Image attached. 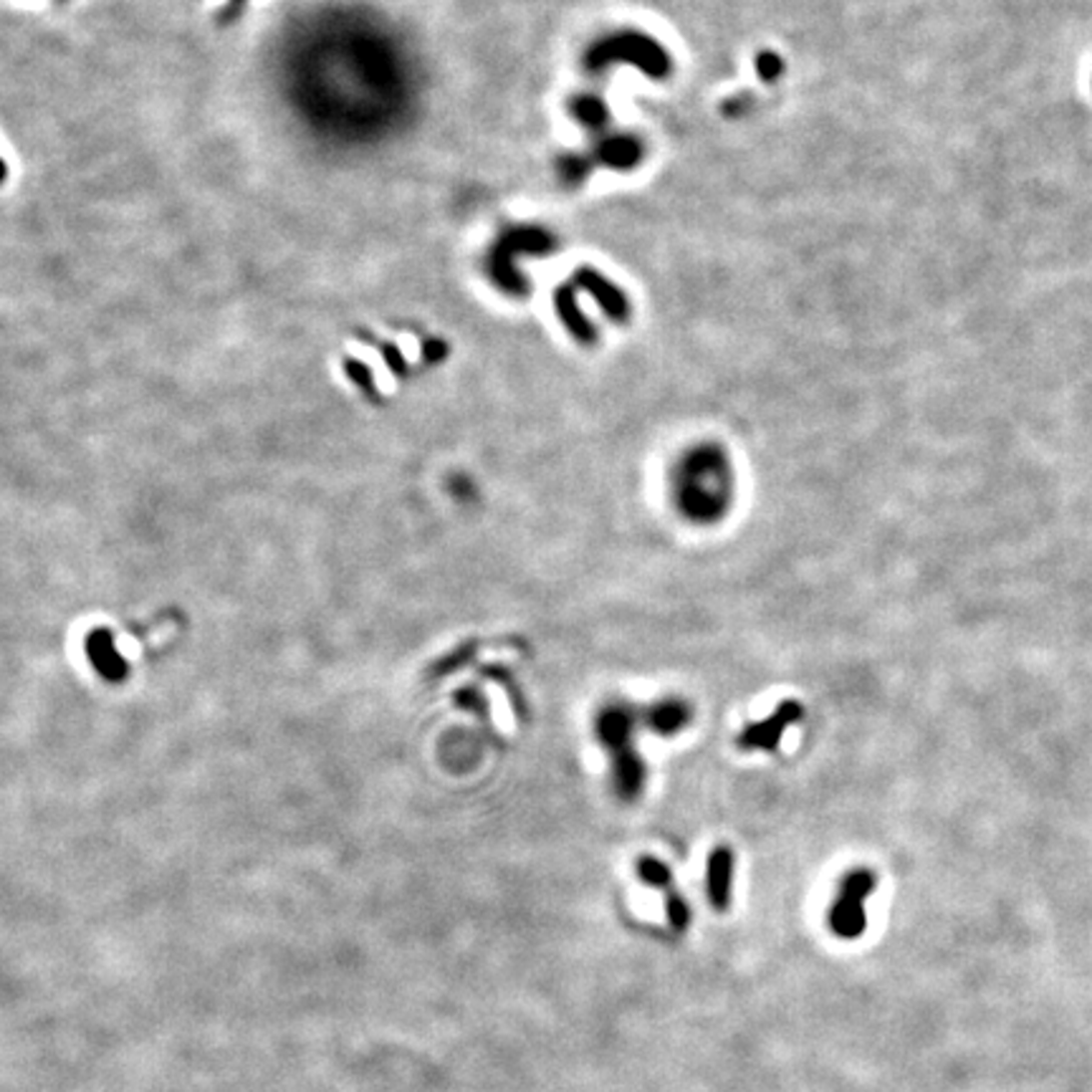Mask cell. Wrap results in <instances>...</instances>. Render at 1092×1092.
Instances as JSON below:
<instances>
[{
	"mask_svg": "<svg viewBox=\"0 0 1092 1092\" xmlns=\"http://www.w3.org/2000/svg\"><path fill=\"white\" fill-rule=\"evenodd\" d=\"M875 887L877 877L867 867H854L842 877L837 898H834L827 915V923L834 935H839V938H860L865 933V900L875 892Z\"/></svg>",
	"mask_w": 1092,
	"mask_h": 1092,
	"instance_id": "3",
	"label": "cell"
},
{
	"mask_svg": "<svg viewBox=\"0 0 1092 1092\" xmlns=\"http://www.w3.org/2000/svg\"><path fill=\"white\" fill-rule=\"evenodd\" d=\"M638 711L630 704H607L597 716V739L610 754L612 790L620 800L633 802L643 795L648 769L638 752Z\"/></svg>",
	"mask_w": 1092,
	"mask_h": 1092,
	"instance_id": "2",
	"label": "cell"
},
{
	"mask_svg": "<svg viewBox=\"0 0 1092 1092\" xmlns=\"http://www.w3.org/2000/svg\"><path fill=\"white\" fill-rule=\"evenodd\" d=\"M638 875L640 880L648 882V885L658 887V890H666L668 895L673 892V872L666 862H660L658 857H640L638 862Z\"/></svg>",
	"mask_w": 1092,
	"mask_h": 1092,
	"instance_id": "7",
	"label": "cell"
},
{
	"mask_svg": "<svg viewBox=\"0 0 1092 1092\" xmlns=\"http://www.w3.org/2000/svg\"><path fill=\"white\" fill-rule=\"evenodd\" d=\"M802 716H805V709H802L800 701H785V704H779V709L769 719L741 731L739 747L744 752H774L782 736L787 734V729L800 724Z\"/></svg>",
	"mask_w": 1092,
	"mask_h": 1092,
	"instance_id": "4",
	"label": "cell"
},
{
	"mask_svg": "<svg viewBox=\"0 0 1092 1092\" xmlns=\"http://www.w3.org/2000/svg\"><path fill=\"white\" fill-rule=\"evenodd\" d=\"M706 887L716 910H726L731 905V887H734V852L726 844L711 852L709 870H706Z\"/></svg>",
	"mask_w": 1092,
	"mask_h": 1092,
	"instance_id": "5",
	"label": "cell"
},
{
	"mask_svg": "<svg viewBox=\"0 0 1092 1092\" xmlns=\"http://www.w3.org/2000/svg\"><path fill=\"white\" fill-rule=\"evenodd\" d=\"M643 719L653 734L676 736L691 724L693 709L691 704H686L681 698H663V701H658V704H653L645 711Z\"/></svg>",
	"mask_w": 1092,
	"mask_h": 1092,
	"instance_id": "6",
	"label": "cell"
},
{
	"mask_svg": "<svg viewBox=\"0 0 1092 1092\" xmlns=\"http://www.w3.org/2000/svg\"><path fill=\"white\" fill-rule=\"evenodd\" d=\"M673 503L686 521L698 526L719 524L734 503V473L724 453L698 448L673 473Z\"/></svg>",
	"mask_w": 1092,
	"mask_h": 1092,
	"instance_id": "1",
	"label": "cell"
},
{
	"mask_svg": "<svg viewBox=\"0 0 1092 1092\" xmlns=\"http://www.w3.org/2000/svg\"><path fill=\"white\" fill-rule=\"evenodd\" d=\"M666 913H668V920H671V925L676 930H686L688 923H691V908H688V903L681 898V895H678L676 890L668 895Z\"/></svg>",
	"mask_w": 1092,
	"mask_h": 1092,
	"instance_id": "8",
	"label": "cell"
}]
</instances>
